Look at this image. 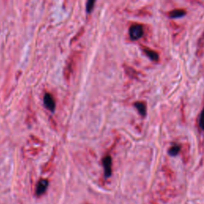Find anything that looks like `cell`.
<instances>
[{
	"label": "cell",
	"instance_id": "8992f818",
	"mask_svg": "<svg viewBox=\"0 0 204 204\" xmlns=\"http://www.w3.org/2000/svg\"><path fill=\"white\" fill-rule=\"evenodd\" d=\"M186 15V11L182 9H177L174 10V11L169 12V17L172 18V19H175V18H180V17L184 16Z\"/></svg>",
	"mask_w": 204,
	"mask_h": 204
},
{
	"label": "cell",
	"instance_id": "30bf717a",
	"mask_svg": "<svg viewBox=\"0 0 204 204\" xmlns=\"http://www.w3.org/2000/svg\"><path fill=\"white\" fill-rule=\"evenodd\" d=\"M199 126H200V128L202 130H204V107L202 112H201L200 119H199Z\"/></svg>",
	"mask_w": 204,
	"mask_h": 204
},
{
	"label": "cell",
	"instance_id": "5b68a950",
	"mask_svg": "<svg viewBox=\"0 0 204 204\" xmlns=\"http://www.w3.org/2000/svg\"><path fill=\"white\" fill-rule=\"evenodd\" d=\"M134 105H135V107H136V109H137L138 112H140V115H141L142 116H145V115H146V105H145V103L138 101V102H136V103L134 104Z\"/></svg>",
	"mask_w": 204,
	"mask_h": 204
},
{
	"label": "cell",
	"instance_id": "7a4b0ae2",
	"mask_svg": "<svg viewBox=\"0 0 204 204\" xmlns=\"http://www.w3.org/2000/svg\"><path fill=\"white\" fill-rule=\"evenodd\" d=\"M104 169H105V175L109 177L112 174V158L110 156H106L102 160Z\"/></svg>",
	"mask_w": 204,
	"mask_h": 204
},
{
	"label": "cell",
	"instance_id": "277c9868",
	"mask_svg": "<svg viewBox=\"0 0 204 204\" xmlns=\"http://www.w3.org/2000/svg\"><path fill=\"white\" fill-rule=\"evenodd\" d=\"M49 185V183L46 179H41L37 184V188H36V195H41L45 193Z\"/></svg>",
	"mask_w": 204,
	"mask_h": 204
},
{
	"label": "cell",
	"instance_id": "3957f363",
	"mask_svg": "<svg viewBox=\"0 0 204 204\" xmlns=\"http://www.w3.org/2000/svg\"><path fill=\"white\" fill-rule=\"evenodd\" d=\"M44 105L46 109L51 112L55 110V101L50 93H46L44 96Z\"/></svg>",
	"mask_w": 204,
	"mask_h": 204
},
{
	"label": "cell",
	"instance_id": "52a82bcc",
	"mask_svg": "<svg viewBox=\"0 0 204 204\" xmlns=\"http://www.w3.org/2000/svg\"><path fill=\"white\" fill-rule=\"evenodd\" d=\"M143 51L147 54V57H148L149 58H151L152 60H153V61H157L159 59V54L156 52L154 51V50H149L147 48H144V49H143Z\"/></svg>",
	"mask_w": 204,
	"mask_h": 204
},
{
	"label": "cell",
	"instance_id": "ba28073f",
	"mask_svg": "<svg viewBox=\"0 0 204 204\" xmlns=\"http://www.w3.org/2000/svg\"><path fill=\"white\" fill-rule=\"evenodd\" d=\"M179 150H180V147H179V144H173V145L170 147L168 152H169V154L171 155V156H176V155L178 154Z\"/></svg>",
	"mask_w": 204,
	"mask_h": 204
},
{
	"label": "cell",
	"instance_id": "9c48e42d",
	"mask_svg": "<svg viewBox=\"0 0 204 204\" xmlns=\"http://www.w3.org/2000/svg\"><path fill=\"white\" fill-rule=\"evenodd\" d=\"M94 3H95V1H88L86 5V9H87V12L88 13H90L91 11L93 9V6Z\"/></svg>",
	"mask_w": 204,
	"mask_h": 204
},
{
	"label": "cell",
	"instance_id": "6da1fadb",
	"mask_svg": "<svg viewBox=\"0 0 204 204\" xmlns=\"http://www.w3.org/2000/svg\"><path fill=\"white\" fill-rule=\"evenodd\" d=\"M143 34V26L140 24H135L129 28V35L133 40L140 39Z\"/></svg>",
	"mask_w": 204,
	"mask_h": 204
}]
</instances>
